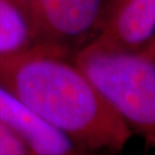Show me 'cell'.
I'll return each mask as SVG.
<instances>
[{
  "mask_svg": "<svg viewBox=\"0 0 155 155\" xmlns=\"http://www.w3.org/2000/svg\"><path fill=\"white\" fill-rule=\"evenodd\" d=\"M38 45L25 0H0V58Z\"/></svg>",
  "mask_w": 155,
  "mask_h": 155,
  "instance_id": "cell-6",
  "label": "cell"
},
{
  "mask_svg": "<svg viewBox=\"0 0 155 155\" xmlns=\"http://www.w3.org/2000/svg\"><path fill=\"white\" fill-rule=\"evenodd\" d=\"M106 0H25L38 45L75 53L95 37Z\"/></svg>",
  "mask_w": 155,
  "mask_h": 155,
  "instance_id": "cell-3",
  "label": "cell"
},
{
  "mask_svg": "<svg viewBox=\"0 0 155 155\" xmlns=\"http://www.w3.org/2000/svg\"><path fill=\"white\" fill-rule=\"evenodd\" d=\"M0 155H33L24 139L0 122Z\"/></svg>",
  "mask_w": 155,
  "mask_h": 155,
  "instance_id": "cell-7",
  "label": "cell"
},
{
  "mask_svg": "<svg viewBox=\"0 0 155 155\" xmlns=\"http://www.w3.org/2000/svg\"><path fill=\"white\" fill-rule=\"evenodd\" d=\"M47 45L0 58V84L36 116L98 155L120 153L133 136L74 60Z\"/></svg>",
  "mask_w": 155,
  "mask_h": 155,
  "instance_id": "cell-1",
  "label": "cell"
},
{
  "mask_svg": "<svg viewBox=\"0 0 155 155\" xmlns=\"http://www.w3.org/2000/svg\"><path fill=\"white\" fill-rule=\"evenodd\" d=\"M139 53H143L144 55L148 56L150 59L155 60V36L153 37V39L150 40V44L147 45L141 52H139Z\"/></svg>",
  "mask_w": 155,
  "mask_h": 155,
  "instance_id": "cell-8",
  "label": "cell"
},
{
  "mask_svg": "<svg viewBox=\"0 0 155 155\" xmlns=\"http://www.w3.org/2000/svg\"><path fill=\"white\" fill-rule=\"evenodd\" d=\"M155 36V0H106L93 40L109 48L139 53Z\"/></svg>",
  "mask_w": 155,
  "mask_h": 155,
  "instance_id": "cell-4",
  "label": "cell"
},
{
  "mask_svg": "<svg viewBox=\"0 0 155 155\" xmlns=\"http://www.w3.org/2000/svg\"><path fill=\"white\" fill-rule=\"evenodd\" d=\"M0 122L21 136L33 155H98L82 148L59 130L41 121L1 84Z\"/></svg>",
  "mask_w": 155,
  "mask_h": 155,
  "instance_id": "cell-5",
  "label": "cell"
},
{
  "mask_svg": "<svg viewBox=\"0 0 155 155\" xmlns=\"http://www.w3.org/2000/svg\"><path fill=\"white\" fill-rule=\"evenodd\" d=\"M72 56L132 133L155 148V60L93 39Z\"/></svg>",
  "mask_w": 155,
  "mask_h": 155,
  "instance_id": "cell-2",
  "label": "cell"
}]
</instances>
